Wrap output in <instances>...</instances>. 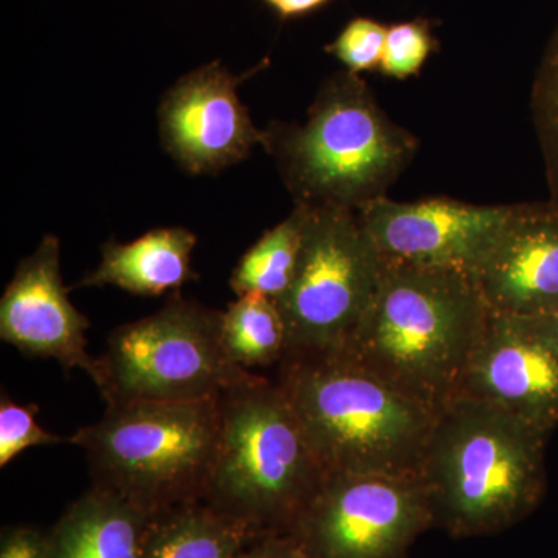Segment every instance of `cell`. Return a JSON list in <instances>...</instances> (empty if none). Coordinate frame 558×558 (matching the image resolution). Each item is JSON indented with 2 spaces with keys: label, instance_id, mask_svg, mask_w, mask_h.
<instances>
[{
  "label": "cell",
  "instance_id": "1",
  "mask_svg": "<svg viewBox=\"0 0 558 558\" xmlns=\"http://www.w3.org/2000/svg\"><path fill=\"white\" fill-rule=\"evenodd\" d=\"M488 315L472 275L384 260L368 310L337 354L440 410L458 398Z\"/></svg>",
  "mask_w": 558,
  "mask_h": 558
},
{
  "label": "cell",
  "instance_id": "2",
  "mask_svg": "<svg viewBox=\"0 0 558 558\" xmlns=\"http://www.w3.org/2000/svg\"><path fill=\"white\" fill-rule=\"evenodd\" d=\"M260 146L295 207L360 211L388 197L418 142L389 120L359 73L341 70L319 86L303 124L271 123Z\"/></svg>",
  "mask_w": 558,
  "mask_h": 558
},
{
  "label": "cell",
  "instance_id": "3",
  "mask_svg": "<svg viewBox=\"0 0 558 558\" xmlns=\"http://www.w3.org/2000/svg\"><path fill=\"white\" fill-rule=\"evenodd\" d=\"M548 439L490 403L450 400L436 417L421 469L435 524L469 538L526 519L545 497Z\"/></svg>",
  "mask_w": 558,
  "mask_h": 558
},
{
  "label": "cell",
  "instance_id": "4",
  "mask_svg": "<svg viewBox=\"0 0 558 558\" xmlns=\"http://www.w3.org/2000/svg\"><path fill=\"white\" fill-rule=\"evenodd\" d=\"M277 381L326 475L421 476L440 410L339 354L286 355Z\"/></svg>",
  "mask_w": 558,
  "mask_h": 558
},
{
  "label": "cell",
  "instance_id": "5",
  "mask_svg": "<svg viewBox=\"0 0 558 558\" xmlns=\"http://www.w3.org/2000/svg\"><path fill=\"white\" fill-rule=\"evenodd\" d=\"M220 433L205 501L263 537L289 534L325 470L277 380L258 374L219 398Z\"/></svg>",
  "mask_w": 558,
  "mask_h": 558
},
{
  "label": "cell",
  "instance_id": "6",
  "mask_svg": "<svg viewBox=\"0 0 558 558\" xmlns=\"http://www.w3.org/2000/svg\"><path fill=\"white\" fill-rule=\"evenodd\" d=\"M220 433L218 399L108 403L69 442L86 451L94 486L150 517L205 501Z\"/></svg>",
  "mask_w": 558,
  "mask_h": 558
},
{
  "label": "cell",
  "instance_id": "7",
  "mask_svg": "<svg viewBox=\"0 0 558 558\" xmlns=\"http://www.w3.org/2000/svg\"><path fill=\"white\" fill-rule=\"evenodd\" d=\"M222 311L172 299L156 314L112 330L94 384L106 403L218 399L250 377L220 337Z\"/></svg>",
  "mask_w": 558,
  "mask_h": 558
},
{
  "label": "cell",
  "instance_id": "8",
  "mask_svg": "<svg viewBox=\"0 0 558 558\" xmlns=\"http://www.w3.org/2000/svg\"><path fill=\"white\" fill-rule=\"evenodd\" d=\"M381 269L357 211L307 209L299 269L277 300L286 355L337 354L368 310Z\"/></svg>",
  "mask_w": 558,
  "mask_h": 558
},
{
  "label": "cell",
  "instance_id": "9",
  "mask_svg": "<svg viewBox=\"0 0 558 558\" xmlns=\"http://www.w3.org/2000/svg\"><path fill=\"white\" fill-rule=\"evenodd\" d=\"M435 526L421 476L332 473L289 531L301 558H407Z\"/></svg>",
  "mask_w": 558,
  "mask_h": 558
},
{
  "label": "cell",
  "instance_id": "10",
  "mask_svg": "<svg viewBox=\"0 0 558 558\" xmlns=\"http://www.w3.org/2000/svg\"><path fill=\"white\" fill-rule=\"evenodd\" d=\"M458 398L490 403L550 436L558 427V315L490 312Z\"/></svg>",
  "mask_w": 558,
  "mask_h": 558
},
{
  "label": "cell",
  "instance_id": "11",
  "mask_svg": "<svg viewBox=\"0 0 558 558\" xmlns=\"http://www.w3.org/2000/svg\"><path fill=\"white\" fill-rule=\"evenodd\" d=\"M512 205H473L429 197L371 202L359 216L385 263L473 275L508 222Z\"/></svg>",
  "mask_w": 558,
  "mask_h": 558
},
{
  "label": "cell",
  "instance_id": "12",
  "mask_svg": "<svg viewBox=\"0 0 558 558\" xmlns=\"http://www.w3.org/2000/svg\"><path fill=\"white\" fill-rule=\"evenodd\" d=\"M234 75L220 61L186 73L161 98L159 130L168 154L190 174H215L247 159L263 142L238 87L260 69Z\"/></svg>",
  "mask_w": 558,
  "mask_h": 558
},
{
  "label": "cell",
  "instance_id": "13",
  "mask_svg": "<svg viewBox=\"0 0 558 558\" xmlns=\"http://www.w3.org/2000/svg\"><path fill=\"white\" fill-rule=\"evenodd\" d=\"M61 245L53 234L22 259L0 300V339L28 357L53 359L94 380L97 357L87 352L90 322L73 306L61 277Z\"/></svg>",
  "mask_w": 558,
  "mask_h": 558
},
{
  "label": "cell",
  "instance_id": "14",
  "mask_svg": "<svg viewBox=\"0 0 558 558\" xmlns=\"http://www.w3.org/2000/svg\"><path fill=\"white\" fill-rule=\"evenodd\" d=\"M472 277L495 314L558 315V202L513 204Z\"/></svg>",
  "mask_w": 558,
  "mask_h": 558
},
{
  "label": "cell",
  "instance_id": "15",
  "mask_svg": "<svg viewBox=\"0 0 558 558\" xmlns=\"http://www.w3.org/2000/svg\"><path fill=\"white\" fill-rule=\"evenodd\" d=\"M197 238L182 227L154 229L138 240L102 245L97 269L78 282V288L113 286L140 296L179 293L183 284L197 279L191 256Z\"/></svg>",
  "mask_w": 558,
  "mask_h": 558
},
{
  "label": "cell",
  "instance_id": "16",
  "mask_svg": "<svg viewBox=\"0 0 558 558\" xmlns=\"http://www.w3.org/2000/svg\"><path fill=\"white\" fill-rule=\"evenodd\" d=\"M153 519L119 495L92 486L47 532L49 557L142 558Z\"/></svg>",
  "mask_w": 558,
  "mask_h": 558
},
{
  "label": "cell",
  "instance_id": "17",
  "mask_svg": "<svg viewBox=\"0 0 558 558\" xmlns=\"http://www.w3.org/2000/svg\"><path fill=\"white\" fill-rule=\"evenodd\" d=\"M260 537L207 501L191 502L154 517L142 558H234Z\"/></svg>",
  "mask_w": 558,
  "mask_h": 558
},
{
  "label": "cell",
  "instance_id": "18",
  "mask_svg": "<svg viewBox=\"0 0 558 558\" xmlns=\"http://www.w3.org/2000/svg\"><path fill=\"white\" fill-rule=\"evenodd\" d=\"M307 209L295 207L289 218L267 230L234 267L230 288L238 296L264 295L279 300L299 269Z\"/></svg>",
  "mask_w": 558,
  "mask_h": 558
},
{
  "label": "cell",
  "instance_id": "19",
  "mask_svg": "<svg viewBox=\"0 0 558 558\" xmlns=\"http://www.w3.org/2000/svg\"><path fill=\"white\" fill-rule=\"evenodd\" d=\"M220 337L227 355L242 369L281 363L288 352L284 318L269 296H238L222 311Z\"/></svg>",
  "mask_w": 558,
  "mask_h": 558
},
{
  "label": "cell",
  "instance_id": "20",
  "mask_svg": "<svg viewBox=\"0 0 558 558\" xmlns=\"http://www.w3.org/2000/svg\"><path fill=\"white\" fill-rule=\"evenodd\" d=\"M531 113L545 165L550 199L558 202V24L532 84Z\"/></svg>",
  "mask_w": 558,
  "mask_h": 558
},
{
  "label": "cell",
  "instance_id": "21",
  "mask_svg": "<svg viewBox=\"0 0 558 558\" xmlns=\"http://www.w3.org/2000/svg\"><path fill=\"white\" fill-rule=\"evenodd\" d=\"M435 46L428 21L414 20L391 25L385 40L381 73L398 80L417 75Z\"/></svg>",
  "mask_w": 558,
  "mask_h": 558
},
{
  "label": "cell",
  "instance_id": "22",
  "mask_svg": "<svg viewBox=\"0 0 558 558\" xmlns=\"http://www.w3.org/2000/svg\"><path fill=\"white\" fill-rule=\"evenodd\" d=\"M36 405H20L2 392L0 399V468H7L22 451L33 447L64 442L54 433L40 428L36 422Z\"/></svg>",
  "mask_w": 558,
  "mask_h": 558
},
{
  "label": "cell",
  "instance_id": "23",
  "mask_svg": "<svg viewBox=\"0 0 558 558\" xmlns=\"http://www.w3.org/2000/svg\"><path fill=\"white\" fill-rule=\"evenodd\" d=\"M388 27L369 17H355L326 51L333 54L349 72L360 73L380 68Z\"/></svg>",
  "mask_w": 558,
  "mask_h": 558
},
{
  "label": "cell",
  "instance_id": "24",
  "mask_svg": "<svg viewBox=\"0 0 558 558\" xmlns=\"http://www.w3.org/2000/svg\"><path fill=\"white\" fill-rule=\"evenodd\" d=\"M0 558H50L47 534L28 526L3 529Z\"/></svg>",
  "mask_w": 558,
  "mask_h": 558
},
{
  "label": "cell",
  "instance_id": "25",
  "mask_svg": "<svg viewBox=\"0 0 558 558\" xmlns=\"http://www.w3.org/2000/svg\"><path fill=\"white\" fill-rule=\"evenodd\" d=\"M234 558H301V554L293 538L282 534L260 537Z\"/></svg>",
  "mask_w": 558,
  "mask_h": 558
},
{
  "label": "cell",
  "instance_id": "26",
  "mask_svg": "<svg viewBox=\"0 0 558 558\" xmlns=\"http://www.w3.org/2000/svg\"><path fill=\"white\" fill-rule=\"evenodd\" d=\"M264 2L277 11L279 16L288 20V17L300 16V14L317 10L329 0H264Z\"/></svg>",
  "mask_w": 558,
  "mask_h": 558
}]
</instances>
